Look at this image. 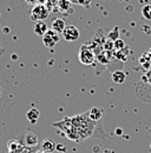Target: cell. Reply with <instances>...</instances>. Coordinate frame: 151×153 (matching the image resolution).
Returning <instances> with one entry per match:
<instances>
[{"instance_id": "obj_10", "label": "cell", "mask_w": 151, "mask_h": 153, "mask_svg": "<svg viewBox=\"0 0 151 153\" xmlns=\"http://www.w3.org/2000/svg\"><path fill=\"white\" fill-rule=\"evenodd\" d=\"M87 115L92 121H98L103 118V110L99 107H92Z\"/></svg>"}, {"instance_id": "obj_14", "label": "cell", "mask_w": 151, "mask_h": 153, "mask_svg": "<svg viewBox=\"0 0 151 153\" xmlns=\"http://www.w3.org/2000/svg\"><path fill=\"white\" fill-rule=\"evenodd\" d=\"M113 42L111 39H106L105 41H104V44H103V48H104V51H111L113 50Z\"/></svg>"}, {"instance_id": "obj_8", "label": "cell", "mask_w": 151, "mask_h": 153, "mask_svg": "<svg viewBox=\"0 0 151 153\" xmlns=\"http://www.w3.org/2000/svg\"><path fill=\"white\" fill-rule=\"evenodd\" d=\"M111 78H112V81L114 84H123L126 79V73L122 70H117L112 73Z\"/></svg>"}, {"instance_id": "obj_6", "label": "cell", "mask_w": 151, "mask_h": 153, "mask_svg": "<svg viewBox=\"0 0 151 153\" xmlns=\"http://www.w3.org/2000/svg\"><path fill=\"white\" fill-rule=\"evenodd\" d=\"M65 27H66L65 20L61 19V18H57V19L53 20L52 24H51V30L55 31V32H57L58 34H61L63 31L65 30Z\"/></svg>"}, {"instance_id": "obj_18", "label": "cell", "mask_w": 151, "mask_h": 153, "mask_svg": "<svg viewBox=\"0 0 151 153\" xmlns=\"http://www.w3.org/2000/svg\"><path fill=\"white\" fill-rule=\"evenodd\" d=\"M116 133H117V134H122V133H123V131H122V130H117V131H116Z\"/></svg>"}, {"instance_id": "obj_20", "label": "cell", "mask_w": 151, "mask_h": 153, "mask_svg": "<svg viewBox=\"0 0 151 153\" xmlns=\"http://www.w3.org/2000/svg\"><path fill=\"white\" fill-rule=\"evenodd\" d=\"M37 153H46V152H44V151H43V152H37Z\"/></svg>"}, {"instance_id": "obj_15", "label": "cell", "mask_w": 151, "mask_h": 153, "mask_svg": "<svg viewBox=\"0 0 151 153\" xmlns=\"http://www.w3.org/2000/svg\"><path fill=\"white\" fill-rule=\"evenodd\" d=\"M58 6H59V8H60L61 11H65L66 8H70V2L66 1V0H61Z\"/></svg>"}, {"instance_id": "obj_5", "label": "cell", "mask_w": 151, "mask_h": 153, "mask_svg": "<svg viewBox=\"0 0 151 153\" xmlns=\"http://www.w3.org/2000/svg\"><path fill=\"white\" fill-rule=\"evenodd\" d=\"M20 141L22 145H25L27 147H34L39 143V138H38L37 134L33 133V132H25L22 134V137L20 138Z\"/></svg>"}, {"instance_id": "obj_3", "label": "cell", "mask_w": 151, "mask_h": 153, "mask_svg": "<svg viewBox=\"0 0 151 153\" xmlns=\"http://www.w3.org/2000/svg\"><path fill=\"white\" fill-rule=\"evenodd\" d=\"M61 36H63V38H64L65 41L73 42L76 40H78L79 36H80V32H79V30L76 27L75 25H67L65 27V30L63 31Z\"/></svg>"}, {"instance_id": "obj_11", "label": "cell", "mask_w": 151, "mask_h": 153, "mask_svg": "<svg viewBox=\"0 0 151 153\" xmlns=\"http://www.w3.org/2000/svg\"><path fill=\"white\" fill-rule=\"evenodd\" d=\"M39 117H40V112L38 111L37 108H34V107L28 110L27 113H26V118H27V120L31 124H36L38 121V119H39Z\"/></svg>"}, {"instance_id": "obj_4", "label": "cell", "mask_w": 151, "mask_h": 153, "mask_svg": "<svg viewBox=\"0 0 151 153\" xmlns=\"http://www.w3.org/2000/svg\"><path fill=\"white\" fill-rule=\"evenodd\" d=\"M59 40H60V34H58L52 30H49L43 37V42L47 48H53L59 42Z\"/></svg>"}, {"instance_id": "obj_9", "label": "cell", "mask_w": 151, "mask_h": 153, "mask_svg": "<svg viewBox=\"0 0 151 153\" xmlns=\"http://www.w3.org/2000/svg\"><path fill=\"white\" fill-rule=\"evenodd\" d=\"M57 149V144H55L52 140L50 139H45L43 143H41V150L46 153H51L53 151H56Z\"/></svg>"}, {"instance_id": "obj_1", "label": "cell", "mask_w": 151, "mask_h": 153, "mask_svg": "<svg viewBox=\"0 0 151 153\" xmlns=\"http://www.w3.org/2000/svg\"><path fill=\"white\" fill-rule=\"evenodd\" d=\"M78 58H79V61L83 64V65H92L94 61H96V53L94 51L87 45V44H84L80 48H79V54H78Z\"/></svg>"}, {"instance_id": "obj_7", "label": "cell", "mask_w": 151, "mask_h": 153, "mask_svg": "<svg viewBox=\"0 0 151 153\" xmlns=\"http://www.w3.org/2000/svg\"><path fill=\"white\" fill-rule=\"evenodd\" d=\"M33 31L37 36L44 37V34L49 31V28H47V25L45 24V21H36L33 25Z\"/></svg>"}, {"instance_id": "obj_13", "label": "cell", "mask_w": 151, "mask_h": 153, "mask_svg": "<svg viewBox=\"0 0 151 153\" xmlns=\"http://www.w3.org/2000/svg\"><path fill=\"white\" fill-rule=\"evenodd\" d=\"M114 44H113V50L114 51H120V50H123L124 47H125V42H124V40L123 39H117L116 41H113Z\"/></svg>"}, {"instance_id": "obj_16", "label": "cell", "mask_w": 151, "mask_h": 153, "mask_svg": "<svg viewBox=\"0 0 151 153\" xmlns=\"http://www.w3.org/2000/svg\"><path fill=\"white\" fill-rule=\"evenodd\" d=\"M80 6H84V7H86V6H89V4L92 1V0H76Z\"/></svg>"}, {"instance_id": "obj_19", "label": "cell", "mask_w": 151, "mask_h": 153, "mask_svg": "<svg viewBox=\"0 0 151 153\" xmlns=\"http://www.w3.org/2000/svg\"><path fill=\"white\" fill-rule=\"evenodd\" d=\"M104 153H114V152H113V151H109V150H108V151H105Z\"/></svg>"}, {"instance_id": "obj_17", "label": "cell", "mask_w": 151, "mask_h": 153, "mask_svg": "<svg viewBox=\"0 0 151 153\" xmlns=\"http://www.w3.org/2000/svg\"><path fill=\"white\" fill-rule=\"evenodd\" d=\"M57 151H63V152H66V146L65 145H63V144H58L57 145V149H56Z\"/></svg>"}, {"instance_id": "obj_12", "label": "cell", "mask_w": 151, "mask_h": 153, "mask_svg": "<svg viewBox=\"0 0 151 153\" xmlns=\"http://www.w3.org/2000/svg\"><path fill=\"white\" fill-rule=\"evenodd\" d=\"M142 16H143L144 19H151V5H145L142 8Z\"/></svg>"}, {"instance_id": "obj_2", "label": "cell", "mask_w": 151, "mask_h": 153, "mask_svg": "<svg viewBox=\"0 0 151 153\" xmlns=\"http://www.w3.org/2000/svg\"><path fill=\"white\" fill-rule=\"evenodd\" d=\"M49 14H50L49 8L43 4H38V5L33 6V8L31 11V19L34 22L36 21H44L45 19L49 18Z\"/></svg>"}, {"instance_id": "obj_21", "label": "cell", "mask_w": 151, "mask_h": 153, "mask_svg": "<svg viewBox=\"0 0 151 153\" xmlns=\"http://www.w3.org/2000/svg\"><path fill=\"white\" fill-rule=\"evenodd\" d=\"M150 150H151V144H150Z\"/></svg>"}]
</instances>
